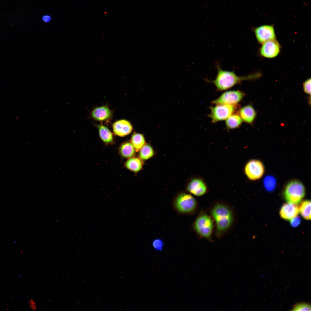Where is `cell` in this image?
I'll return each mask as SVG.
<instances>
[{"label":"cell","mask_w":311,"mask_h":311,"mask_svg":"<svg viewBox=\"0 0 311 311\" xmlns=\"http://www.w3.org/2000/svg\"><path fill=\"white\" fill-rule=\"evenodd\" d=\"M217 74L215 79L205 80L213 84L219 91H223L229 89L234 86L240 84L242 81L254 79L260 76V73H255L247 76L240 77L236 74L234 71L222 70L217 63L216 64Z\"/></svg>","instance_id":"6da1fadb"},{"label":"cell","mask_w":311,"mask_h":311,"mask_svg":"<svg viewBox=\"0 0 311 311\" xmlns=\"http://www.w3.org/2000/svg\"><path fill=\"white\" fill-rule=\"evenodd\" d=\"M211 214L216 223V234L221 236L230 227L233 221L232 212L227 206L222 204H216L213 208Z\"/></svg>","instance_id":"7a4b0ae2"},{"label":"cell","mask_w":311,"mask_h":311,"mask_svg":"<svg viewBox=\"0 0 311 311\" xmlns=\"http://www.w3.org/2000/svg\"><path fill=\"white\" fill-rule=\"evenodd\" d=\"M304 184L299 181L294 180L286 185L283 192L284 198L288 203L297 204L300 203L305 194Z\"/></svg>","instance_id":"3957f363"},{"label":"cell","mask_w":311,"mask_h":311,"mask_svg":"<svg viewBox=\"0 0 311 311\" xmlns=\"http://www.w3.org/2000/svg\"><path fill=\"white\" fill-rule=\"evenodd\" d=\"M238 107L237 105L217 104L210 107L211 112L208 116L212 122L216 123L226 120L234 113Z\"/></svg>","instance_id":"277c9868"},{"label":"cell","mask_w":311,"mask_h":311,"mask_svg":"<svg viewBox=\"0 0 311 311\" xmlns=\"http://www.w3.org/2000/svg\"><path fill=\"white\" fill-rule=\"evenodd\" d=\"M194 227L197 233L205 238H210L213 228V222L210 217L204 213L200 215L196 219Z\"/></svg>","instance_id":"5b68a950"},{"label":"cell","mask_w":311,"mask_h":311,"mask_svg":"<svg viewBox=\"0 0 311 311\" xmlns=\"http://www.w3.org/2000/svg\"><path fill=\"white\" fill-rule=\"evenodd\" d=\"M175 206L179 212L189 213L193 212L196 207V202L194 198L191 195L182 193L179 194L176 198Z\"/></svg>","instance_id":"8992f818"},{"label":"cell","mask_w":311,"mask_h":311,"mask_svg":"<svg viewBox=\"0 0 311 311\" xmlns=\"http://www.w3.org/2000/svg\"><path fill=\"white\" fill-rule=\"evenodd\" d=\"M265 171L264 166L260 161L252 160L246 164L244 172L250 180L255 181L259 179L263 176Z\"/></svg>","instance_id":"52a82bcc"},{"label":"cell","mask_w":311,"mask_h":311,"mask_svg":"<svg viewBox=\"0 0 311 311\" xmlns=\"http://www.w3.org/2000/svg\"><path fill=\"white\" fill-rule=\"evenodd\" d=\"M245 95L244 93L240 90L228 91L213 100L212 103L216 105H237L242 100Z\"/></svg>","instance_id":"ba28073f"},{"label":"cell","mask_w":311,"mask_h":311,"mask_svg":"<svg viewBox=\"0 0 311 311\" xmlns=\"http://www.w3.org/2000/svg\"><path fill=\"white\" fill-rule=\"evenodd\" d=\"M257 39L261 44L271 40L276 39V34L273 25H264L253 29Z\"/></svg>","instance_id":"9c48e42d"},{"label":"cell","mask_w":311,"mask_h":311,"mask_svg":"<svg viewBox=\"0 0 311 311\" xmlns=\"http://www.w3.org/2000/svg\"><path fill=\"white\" fill-rule=\"evenodd\" d=\"M260 53L263 57L273 58L277 56L280 51V46L276 39L269 41L262 44Z\"/></svg>","instance_id":"30bf717a"},{"label":"cell","mask_w":311,"mask_h":311,"mask_svg":"<svg viewBox=\"0 0 311 311\" xmlns=\"http://www.w3.org/2000/svg\"><path fill=\"white\" fill-rule=\"evenodd\" d=\"M114 133L118 136L123 137L130 134L133 129L131 123L125 120H118L113 124Z\"/></svg>","instance_id":"8fae6325"},{"label":"cell","mask_w":311,"mask_h":311,"mask_svg":"<svg viewBox=\"0 0 311 311\" xmlns=\"http://www.w3.org/2000/svg\"><path fill=\"white\" fill-rule=\"evenodd\" d=\"M187 189L194 195L199 196H203L206 193L207 187L202 180L198 178H194L189 183Z\"/></svg>","instance_id":"7c38bea8"},{"label":"cell","mask_w":311,"mask_h":311,"mask_svg":"<svg viewBox=\"0 0 311 311\" xmlns=\"http://www.w3.org/2000/svg\"><path fill=\"white\" fill-rule=\"evenodd\" d=\"M91 115L95 120L102 122L110 119L112 117V113L107 106H103L94 109Z\"/></svg>","instance_id":"4fadbf2b"},{"label":"cell","mask_w":311,"mask_h":311,"mask_svg":"<svg viewBox=\"0 0 311 311\" xmlns=\"http://www.w3.org/2000/svg\"><path fill=\"white\" fill-rule=\"evenodd\" d=\"M299 212V208L295 204L288 203L282 206L279 214L282 218L289 220L296 216Z\"/></svg>","instance_id":"5bb4252c"},{"label":"cell","mask_w":311,"mask_h":311,"mask_svg":"<svg viewBox=\"0 0 311 311\" xmlns=\"http://www.w3.org/2000/svg\"><path fill=\"white\" fill-rule=\"evenodd\" d=\"M238 113L243 121L249 124L253 123L256 115L255 109L250 105H246L240 109Z\"/></svg>","instance_id":"9a60e30c"},{"label":"cell","mask_w":311,"mask_h":311,"mask_svg":"<svg viewBox=\"0 0 311 311\" xmlns=\"http://www.w3.org/2000/svg\"><path fill=\"white\" fill-rule=\"evenodd\" d=\"M100 137L101 140L106 145H111L114 143L113 134L110 130L102 124H97Z\"/></svg>","instance_id":"2e32d148"},{"label":"cell","mask_w":311,"mask_h":311,"mask_svg":"<svg viewBox=\"0 0 311 311\" xmlns=\"http://www.w3.org/2000/svg\"><path fill=\"white\" fill-rule=\"evenodd\" d=\"M135 150L130 143L128 141L122 143L119 148V152L123 158L128 159L133 157L135 153Z\"/></svg>","instance_id":"e0dca14e"},{"label":"cell","mask_w":311,"mask_h":311,"mask_svg":"<svg viewBox=\"0 0 311 311\" xmlns=\"http://www.w3.org/2000/svg\"><path fill=\"white\" fill-rule=\"evenodd\" d=\"M143 164L142 160L139 158L133 157L128 159L125 163V166L130 170L137 173L141 170Z\"/></svg>","instance_id":"ac0fdd59"},{"label":"cell","mask_w":311,"mask_h":311,"mask_svg":"<svg viewBox=\"0 0 311 311\" xmlns=\"http://www.w3.org/2000/svg\"><path fill=\"white\" fill-rule=\"evenodd\" d=\"M243 121L238 113H233L226 119L225 125L227 129H234L239 127Z\"/></svg>","instance_id":"d6986e66"},{"label":"cell","mask_w":311,"mask_h":311,"mask_svg":"<svg viewBox=\"0 0 311 311\" xmlns=\"http://www.w3.org/2000/svg\"><path fill=\"white\" fill-rule=\"evenodd\" d=\"M130 142L136 151H139L146 144L145 138L143 135L141 134L137 133H134L132 134Z\"/></svg>","instance_id":"ffe728a7"},{"label":"cell","mask_w":311,"mask_h":311,"mask_svg":"<svg viewBox=\"0 0 311 311\" xmlns=\"http://www.w3.org/2000/svg\"><path fill=\"white\" fill-rule=\"evenodd\" d=\"M139 151V157L142 160H147L154 155V151L152 147L148 144H145Z\"/></svg>","instance_id":"44dd1931"},{"label":"cell","mask_w":311,"mask_h":311,"mask_svg":"<svg viewBox=\"0 0 311 311\" xmlns=\"http://www.w3.org/2000/svg\"><path fill=\"white\" fill-rule=\"evenodd\" d=\"M310 206V201L306 200L302 202L299 208V212L301 216L306 220L311 219Z\"/></svg>","instance_id":"7402d4cb"},{"label":"cell","mask_w":311,"mask_h":311,"mask_svg":"<svg viewBox=\"0 0 311 311\" xmlns=\"http://www.w3.org/2000/svg\"><path fill=\"white\" fill-rule=\"evenodd\" d=\"M276 181L272 177H266L264 180V184L266 189L268 191L273 190L275 186Z\"/></svg>","instance_id":"603a6c76"},{"label":"cell","mask_w":311,"mask_h":311,"mask_svg":"<svg viewBox=\"0 0 311 311\" xmlns=\"http://www.w3.org/2000/svg\"><path fill=\"white\" fill-rule=\"evenodd\" d=\"M291 310L310 311L311 310V306L309 304L305 303L297 304L294 305Z\"/></svg>","instance_id":"cb8c5ba5"},{"label":"cell","mask_w":311,"mask_h":311,"mask_svg":"<svg viewBox=\"0 0 311 311\" xmlns=\"http://www.w3.org/2000/svg\"><path fill=\"white\" fill-rule=\"evenodd\" d=\"M152 244L154 248L157 250H161L163 248V242L161 240L159 239L155 240L153 241Z\"/></svg>","instance_id":"d4e9b609"},{"label":"cell","mask_w":311,"mask_h":311,"mask_svg":"<svg viewBox=\"0 0 311 311\" xmlns=\"http://www.w3.org/2000/svg\"><path fill=\"white\" fill-rule=\"evenodd\" d=\"M311 79H308L303 84V89L304 92L308 94H311Z\"/></svg>","instance_id":"484cf974"},{"label":"cell","mask_w":311,"mask_h":311,"mask_svg":"<svg viewBox=\"0 0 311 311\" xmlns=\"http://www.w3.org/2000/svg\"><path fill=\"white\" fill-rule=\"evenodd\" d=\"M301 221L300 217L296 216L291 219V225L293 227H296L299 225Z\"/></svg>","instance_id":"4316f807"},{"label":"cell","mask_w":311,"mask_h":311,"mask_svg":"<svg viewBox=\"0 0 311 311\" xmlns=\"http://www.w3.org/2000/svg\"><path fill=\"white\" fill-rule=\"evenodd\" d=\"M29 306L31 309L33 310H35L37 309V306L34 300L32 299H30L29 301Z\"/></svg>","instance_id":"83f0119b"},{"label":"cell","mask_w":311,"mask_h":311,"mask_svg":"<svg viewBox=\"0 0 311 311\" xmlns=\"http://www.w3.org/2000/svg\"><path fill=\"white\" fill-rule=\"evenodd\" d=\"M42 19L44 22H48L51 21V17L49 15H45L43 16Z\"/></svg>","instance_id":"f1b7e54d"}]
</instances>
